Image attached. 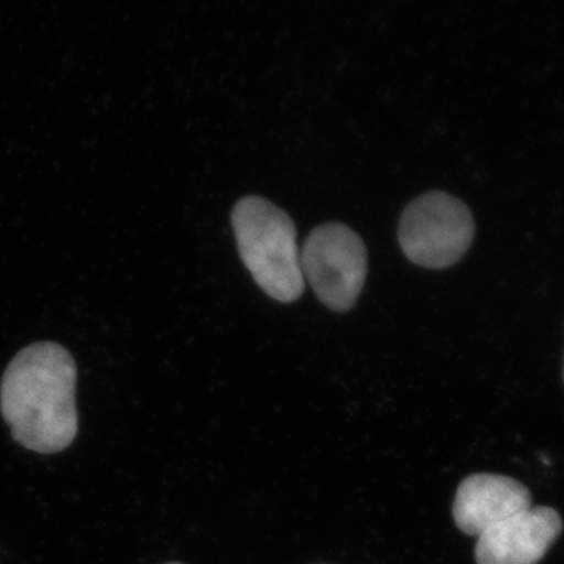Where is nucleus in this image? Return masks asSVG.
Instances as JSON below:
<instances>
[{
    "label": "nucleus",
    "instance_id": "423d86ee",
    "mask_svg": "<svg viewBox=\"0 0 564 564\" xmlns=\"http://www.w3.org/2000/svg\"><path fill=\"white\" fill-rule=\"evenodd\" d=\"M529 508H532V496L514 478L474 474L459 484L452 514L463 533L478 538L489 527Z\"/></svg>",
    "mask_w": 564,
    "mask_h": 564
},
{
    "label": "nucleus",
    "instance_id": "39448f33",
    "mask_svg": "<svg viewBox=\"0 0 564 564\" xmlns=\"http://www.w3.org/2000/svg\"><path fill=\"white\" fill-rule=\"evenodd\" d=\"M563 530L560 514L549 507L529 508L489 527L477 538V564H536Z\"/></svg>",
    "mask_w": 564,
    "mask_h": 564
},
{
    "label": "nucleus",
    "instance_id": "6e6552de",
    "mask_svg": "<svg viewBox=\"0 0 564 564\" xmlns=\"http://www.w3.org/2000/svg\"><path fill=\"white\" fill-rule=\"evenodd\" d=\"M563 380H564V369H563Z\"/></svg>",
    "mask_w": 564,
    "mask_h": 564
},
{
    "label": "nucleus",
    "instance_id": "20e7f679",
    "mask_svg": "<svg viewBox=\"0 0 564 564\" xmlns=\"http://www.w3.org/2000/svg\"><path fill=\"white\" fill-rule=\"evenodd\" d=\"M303 278L326 307L347 313L361 295L367 251L361 237L340 223L318 226L300 251Z\"/></svg>",
    "mask_w": 564,
    "mask_h": 564
},
{
    "label": "nucleus",
    "instance_id": "0eeeda50",
    "mask_svg": "<svg viewBox=\"0 0 564 564\" xmlns=\"http://www.w3.org/2000/svg\"><path fill=\"white\" fill-rule=\"evenodd\" d=\"M165 564H182V563H165Z\"/></svg>",
    "mask_w": 564,
    "mask_h": 564
},
{
    "label": "nucleus",
    "instance_id": "f257e3e1",
    "mask_svg": "<svg viewBox=\"0 0 564 564\" xmlns=\"http://www.w3.org/2000/svg\"><path fill=\"white\" fill-rule=\"evenodd\" d=\"M77 369L62 345L39 343L11 359L0 384V411L11 436L28 451L61 454L76 440Z\"/></svg>",
    "mask_w": 564,
    "mask_h": 564
},
{
    "label": "nucleus",
    "instance_id": "7ed1b4c3",
    "mask_svg": "<svg viewBox=\"0 0 564 564\" xmlns=\"http://www.w3.org/2000/svg\"><path fill=\"white\" fill-rule=\"evenodd\" d=\"M469 207L444 192L419 196L404 209L399 226L400 247L415 265L441 270L455 265L474 242Z\"/></svg>",
    "mask_w": 564,
    "mask_h": 564
},
{
    "label": "nucleus",
    "instance_id": "f03ea898",
    "mask_svg": "<svg viewBox=\"0 0 564 564\" xmlns=\"http://www.w3.org/2000/svg\"><path fill=\"white\" fill-rule=\"evenodd\" d=\"M231 221L240 258L259 288L276 302H296L304 278L292 218L267 199L247 196L234 206Z\"/></svg>",
    "mask_w": 564,
    "mask_h": 564
}]
</instances>
